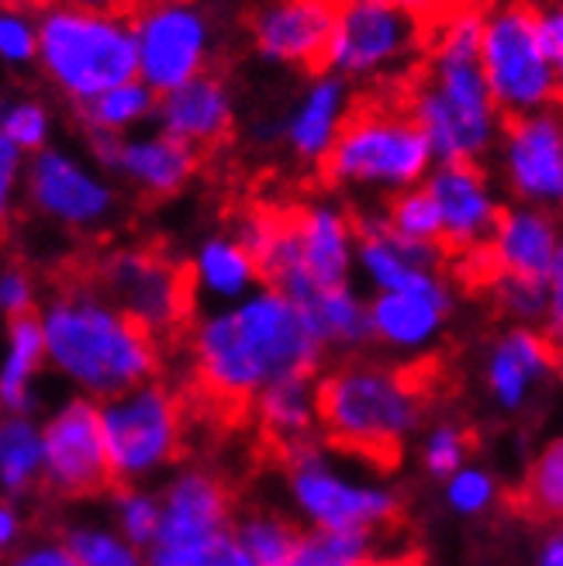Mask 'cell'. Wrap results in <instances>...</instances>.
<instances>
[{
  "instance_id": "40",
  "label": "cell",
  "mask_w": 563,
  "mask_h": 566,
  "mask_svg": "<svg viewBox=\"0 0 563 566\" xmlns=\"http://www.w3.org/2000/svg\"><path fill=\"white\" fill-rule=\"evenodd\" d=\"M525 501L543 518H560L563 512V439H550L525 473Z\"/></svg>"
},
{
  "instance_id": "41",
  "label": "cell",
  "mask_w": 563,
  "mask_h": 566,
  "mask_svg": "<svg viewBox=\"0 0 563 566\" xmlns=\"http://www.w3.org/2000/svg\"><path fill=\"white\" fill-rule=\"evenodd\" d=\"M491 291H494L498 311L512 325H519V328H543L550 283L515 280V276H494V287Z\"/></svg>"
},
{
  "instance_id": "4",
  "label": "cell",
  "mask_w": 563,
  "mask_h": 566,
  "mask_svg": "<svg viewBox=\"0 0 563 566\" xmlns=\"http://www.w3.org/2000/svg\"><path fill=\"white\" fill-rule=\"evenodd\" d=\"M426 424V394L398 366L346 359L319 377V429L363 460H390Z\"/></svg>"
},
{
  "instance_id": "7",
  "label": "cell",
  "mask_w": 563,
  "mask_h": 566,
  "mask_svg": "<svg viewBox=\"0 0 563 566\" xmlns=\"http://www.w3.org/2000/svg\"><path fill=\"white\" fill-rule=\"evenodd\" d=\"M432 166L426 138L402 107L353 111L322 163L329 184L377 197L421 187Z\"/></svg>"
},
{
  "instance_id": "3",
  "label": "cell",
  "mask_w": 563,
  "mask_h": 566,
  "mask_svg": "<svg viewBox=\"0 0 563 566\" xmlns=\"http://www.w3.org/2000/svg\"><path fill=\"white\" fill-rule=\"evenodd\" d=\"M35 322L42 332L45 370L60 377L73 398L101 405L159 374V338L138 328L87 283L55 291L35 311Z\"/></svg>"
},
{
  "instance_id": "5",
  "label": "cell",
  "mask_w": 563,
  "mask_h": 566,
  "mask_svg": "<svg viewBox=\"0 0 563 566\" xmlns=\"http://www.w3.org/2000/svg\"><path fill=\"white\" fill-rule=\"evenodd\" d=\"M284 488L298 522L312 532H387L402 515V494L363 457L307 439L284 449Z\"/></svg>"
},
{
  "instance_id": "44",
  "label": "cell",
  "mask_w": 563,
  "mask_h": 566,
  "mask_svg": "<svg viewBox=\"0 0 563 566\" xmlns=\"http://www.w3.org/2000/svg\"><path fill=\"white\" fill-rule=\"evenodd\" d=\"M24 163H28V156H21L11 142L0 135V239L11 232L18 208H21Z\"/></svg>"
},
{
  "instance_id": "26",
  "label": "cell",
  "mask_w": 563,
  "mask_h": 566,
  "mask_svg": "<svg viewBox=\"0 0 563 566\" xmlns=\"http://www.w3.org/2000/svg\"><path fill=\"white\" fill-rule=\"evenodd\" d=\"M307 332L315 335L322 353L353 356L363 346H371V325H367V297H363L353 283L340 287H322L304 294L298 304Z\"/></svg>"
},
{
  "instance_id": "12",
  "label": "cell",
  "mask_w": 563,
  "mask_h": 566,
  "mask_svg": "<svg viewBox=\"0 0 563 566\" xmlns=\"http://www.w3.org/2000/svg\"><path fill=\"white\" fill-rule=\"evenodd\" d=\"M21 201L52 229L70 235H101L122 214V190L107 174L66 146H45L28 156Z\"/></svg>"
},
{
  "instance_id": "29",
  "label": "cell",
  "mask_w": 563,
  "mask_h": 566,
  "mask_svg": "<svg viewBox=\"0 0 563 566\" xmlns=\"http://www.w3.org/2000/svg\"><path fill=\"white\" fill-rule=\"evenodd\" d=\"M42 488V424L35 415H0V501L21 504Z\"/></svg>"
},
{
  "instance_id": "42",
  "label": "cell",
  "mask_w": 563,
  "mask_h": 566,
  "mask_svg": "<svg viewBox=\"0 0 563 566\" xmlns=\"http://www.w3.org/2000/svg\"><path fill=\"white\" fill-rule=\"evenodd\" d=\"M35 52H39L35 11L0 4V66L28 70L35 66Z\"/></svg>"
},
{
  "instance_id": "17",
  "label": "cell",
  "mask_w": 563,
  "mask_h": 566,
  "mask_svg": "<svg viewBox=\"0 0 563 566\" xmlns=\"http://www.w3.org/2000/svg\"><path fill=\"white\" fill-rule=\"evenodd\" d=\"M426 193L439 218V245L442 252L473 256L484 252L494 224L504 211L501 193L484 166H432L426 177Z\"/></svg>"
},
{
  "instance_id": "37",
  "label": "cell",
  "mask_w": 563,
  "mask_h": 566,
  "mask_svg": "<svg viewBox=\"0 0 563 566\" xmlns=\"http://www.w3.org/2000/svg\"><path fill=\"white\" fill-rule=\"evenodd\" d=\"M384 211V224L394 239L411 242V245H439V218L432 208V197L426 193V187H411L405 193L387 197Z\"/></svg>"
},
{
  "instance_id": "1",
  "label": "cell",
  "mask_w": 563,
  "mask_h": 566,
  "mask_svg": "<svg viewBox=\"0 0 563 566\" xmlns=\"http://www.w3.org/2000/svg\"><path fill=\"white\" fill-rule=\"evenodd\" d=\"M187 343L197 384L229 405H252L284 377L319 374L325 359L301 311L267 283L236 304L205 307Z\"/></svg>"
},
{
  "instance_id": "16",
  "label": "cell",
  "mask_w": 563,
  "mask_h": 566,
  "mask_svg": "<svg viewBox=\"0 0 563 566\" xmlns=\"http://www.w3.org/2000/svg\"><path fill=\"white\" fill-rule=\"evenodd\" d=\"M501 184L515 205L553 211L563 201V118L560 111H540L504 122L498 138Z\"/></svg>"
},
{
  "instance_id": "31",
  "label": "cell",
  "mask_w": 563,
  "mask_h": 566,
  "mask_svg": "<svg viewBox=\"0 0 563 566\" xmlns=\"http://www.w3.org/2000/svg\"><path fill=\"white\" fill-rule=\"evenodd\" d=\"M146 566H252L232 528L197 535H156L143 553Z\"/></svg>"
},
{
  "instance_id": "39",
  "label": "cell",
  "mask_w": 563,
  "mask_h": 566,
  "mask_svg": "<svg viewBox=\"0 0 563 566\" xmlns=\"http://www.w3.org/2000/svg\"><path fill=\"white\" fill-rule=\"evenodd\" d=\"M501 497V480L481 463H467L453 476L442 480V504L457 518H481Z\"/></svg>"
},
{
  "instance_id": "45",
  "label": "cell",
  "mask_w": 563,
  "mask_h": 566,
  "mask_svg": "<svg viewBox=\"0 0 563 566\" xmlns=\"http://www.w3.org/2000/svg\"><path fill=\"white\" fill-rule=\"evenodd\" d=\"M0 566H73V556L63 535H32L0 559Z\"/></svg>"
},
{
  "instance_id": "10",
  "label": "cell",
  "mask_w": 563,
  "mask_h": 566,
  "mask_svg": "<svg viewBox=\"0 0 563 566\" xmlns=\"http://www.w3.org/2000/svg\"><path fill=\"white\" fill-rule=\"evenodd\" d=\"M481 73L504 122L556 111L563 70L550 66L532 32V8L498 4L481 14Z\"/></svg>"
},
{
  "instance_id": "23",
  "label": "cell",
  "mask_w": 563,
  "mask_h": 566,
  "mask_svg": "<svg viewBox=\"0 0 563 566\" xmlns=\"http://www.w3.org/2000/svg\"><path fill=\"white\" fill-rule=\"evenodd\" d=\"M353 115V87L346 80L319 70L304 83L284 122L277 125V138H284L288 153L304 166H322L335 138Z\"/></svg>"
},
{
  "instance_id": "33",
  "label": "cell",
  "mask_w": 563,
  "mask_h": 566,
  "mask_svg": "<svg viewBox=\"0 0 563 566\" xmlns=\"http://www.w3.org/2000/svg\"><path fill=\"white\" fill-rule=\"evenodd\" d=\"M384 532H312L301 528L298 546L284 566H384Z\"/></svg>"
},
{
  "instance_id": "13",
  "label": "cell",
  "mask_w": 563,
  "mask_h": 566,
  "mask_svg": "<svg viewBox=\"0 0 563 566\" xmlns=\"http://www.w3.org/2000/svg\"><path fill=\"white\" fill-rule=\"evenodd\" d=\"M135 76L159 97L211 70L218 52L215 18L184 0L149 4L132 14Z\"/></svg>"
},
{
  "instance_id": "14",
  "label": "cell",
  "mask_w": 563,
  "mask_h": 566,
  "mask_svg": "<svg viewBox=\"0 0 563 566\" xmlns=\"http://www.w3.org/2000/svg\"><path fill=\"white\" fill-rule=\"evenodd\" d=\"M97 291L149 335H163L187 315L184 270L149 245H118L97 263Z\"/></svg>"
},
{
  "instance_id": "8",
  "label": "cell",
  "mask_w": 563,
  "mask_h": 566,
  "mask_svg": "<svg viewBox=\"0 0 563 566\" xmlns=\"http://www.w3.org/2000/svg\"><path fill=\"white\" fill-rule=\"evenodd\" d=\"M107 476L118 488H149L170 473L184 449V401L163 380L138 384L97 405Z\"/></svg>"
},
{
  "instance_id": "30",
  "label": "cell",
  "mask_w": 563,
  "mask_h": 566,
  "mask_svg": "<svg viewBox=\"0 0 563 566\" xmlns=\"http://www.w3.org/2000/svg\"><path fill=\"white\" fill-rule=\"evenodd\" d=\"M153 111H156V94L135 76V80L122 83V87L94 97L91 104L76 107V118H80L83 132H87V138L91 135L128 138L135 132H146V125L153 122Z\"/></svg>"
},
{
  "instance_id": "20",
  "label": "cell",
  "mask_w": 563,
  "mask_h": 566,
  "mask_svg": "<svg viewBox=\"0 0 563 566\" xmlns=\"http://www.w3.org/2000/svg\"><path fill=\"white\" fill-rule=\"evenodd\" d=\"M494 276L550 283L563 276V239L553 211L512 205L504 208L484 245Z\"/></svg>"
},
{
  "instance_id": "36",
  "label": "cell",
  "mask_w": 563,
  "mask_h": 566,
  "mask_svg": "<svg viewBox=\"0 0 563 566\" xmlns=\"http://www.w3.org/2000/svg\"><path fill=\"white\" fill-rule=\"evenodd\" d=\"M107 525L115 528L128 546L146 553L159 528V494L153 488H118L111 494Z\"/></svg>"
},
{
  "instance_id": "25",
  "label": "cell",
  "mask_w": 563,
  "mask_h": 566,
  "mask_svg": "<svg viewBox=\"0 0 563 566\" xmlns=\"http://www.w3.org/2000/svg\"><path fill=\"white\" fill-rule=\"evenodd\" d=\"M260 287L263 273L232 232L205 235L194 245L187 266V291L201 297L208 307L236 304Z\"/></svg>"
},
{
  "instance_id": "27",
  "label": "cell",
  "mask_w": 563,
  "mask_h": 566,
  "mask_svg": "<svg viewBox=\"0 0 563 566\" xmlns=\"http://www.w3.org/2000/svg\"><path fill=\"white\" fill-rule=\"evenodd\" d=\"M45 374V349L35 315L8 322L0 349V415H35Z\"/></svg>"
},
{
  "instance_id": "48",
  "label": "cell",
  "mask_w": 563,
  "mask_h": 566,
  "mask_svg": "<svg viewBox=\"0 0 563 566\" xmlns=\"http://www.w3.org/2000/svg\"><path fill=\"white\" fill-rule=\"evenodd\" d=\"M529 566H563V532H546Z\"/></svg>"
},
{
  "instance_id": "24",
  "label": "cell",
  "mask_w": 563,
  "mask_h": 566,
  "mask_svg": "<svg viewBox=\"0 0 563 566\" xmlns=\"http://www.w3.org/2000/svg\"><path fill=\"white\" fill-rule=\"evenodd\" d=\"M197 174H201V153L163 135L159 128L122 138L115 149V166H111V177H118L128 190L149 197V201L184 193Z\"/></svg>"
},
{
  "instance_id": "11",
  "label": "cell",
  "mask_w": 563,
  "mask_h": 566,
  "mask_svg": "<svg viewBox=\"0 0 563 566\" xmlns=\"http://www.w3.org/2000/svg\"><path fill=\"white\" fill-rule=\"evenodd\" d=\"M356 229L353 214L335 201H312L284 218L273 252L263 260V283L298 304L304 294L353 283Z\"/></svg>"
},
{
  "instance_id": "34",
  "label": "cell",
  "mask_w": 563,
  "mask_h": 566,
  "mask_svg": "<svg viewBox=\"0 0 563 566\" xmlns=\"http://www.w3.org/2000/svg\"><path fill=\"white\" fill-rule=\"evenodd\" d=\"M73 566H146V556L128 546L122 535L101 518H80L63 532Z\"/></svg>"
},
{
  "instance_id": "47",
  "label": "cell",
  "mask_w": 563,
  "mask_h": 566,
  "mask_svg": "<svg viewBox=\"0 0 563 566\" xmlns=\"http://www.w3.org/2000/svg\"><path fill=\"white\" fill-rule=\"evenodd\" d=\"M28 539V518L21 512V504L14 501H0V559L11 549H18Z\"/></svg>"
},
{
  "instance_id": "18",
  "label": "cell",
  "mask_w": 563,
  "mask_h": 566,
  "mask_svg": "<svg viewBox=\"0 0 563 566\" xmlns=\"http://www.w3.org/2000/svg\"><path fill=\"white\" fill-rule=\"evenodd\" d=\"M556 343L540 328H501L484 353V390L491 405L519 418L536 405L556 377Z\"/></svg>"
},
{
  "instance_id": "21",
  "label": "cell",
  "mask_w": 563,
  "mask_h": 566,
  "mask_svg": "<svg viewBox=\"0 0 563 566\" xmlns=\"http://www.w3.org/2000/svg\"><path fill=\"white\" fill-rule=\"evenodd\" d=\"M236 118H239V104L232 83L215 70L187 80L184 87L170 94H159L153 111V122L163 135L184 142V146L197 153L221 146L232 135Z\"/></svg>"
},
{
  "instance_id": "38",
  "label": "cell",
  "mask_w": 563,
  "mask_h": 566,
  "mask_svg": "<svg viewBox=\"0 0 563 566\" xmlns=\"http://www.w3.org/2000/svg\"><path fill=\"white\" fill-rule=\"evenodd\" d=\"M470 452H473V436L467 424H460L453 418H442V421L429 424L426 436H421L418 463L426 470V476L446 480L470 463Z\"/></svg>"
},
{
  "instance_id": "9",
  "label": "cell",
  "mask_w": 563,
  "mask_h": 566,
  "mask_svg": "<svg viewBox=\"0 0 563 566\" xmlns=\"http://www.w3.org/2000/svg\"><path fill=\"white\" fill-rule=\"evenodd\" d=\"M429 21L390 0H353L335 8L322 70L346 80H390L426 55Z\"/></svg>"
},
{
  "instance_id": "43",
  "label": "cell",
  "mask_w": 563,
  "mask_h": 566,
  "mask_svg": "<svg viewBox=\"0 0 563 566\" xmlns=\"http://www.w3.org/2000/svg\"><path fill=\"white\" fill-rule=\"evenodd\" d=\"M39 311V280L21 263L0 266V318L18 322L32 318Z\"/></svg>"
},
{
  "instance_id": "2",
  "label": "cell",
  "mask_w": 563,
  "mask_h": 566,
  "mask_svg": "<svg viewBox=\"0 0 563 566\" xmlns=\"http://www.w3.org/2000/svg\"><path fill=\"white\" fill-rule=\"evenodd\" d=\"M481 14L477 8H453L429 24L426 66L405 111L436 166H481L494 156L504 128L477 60Z\"/></svg>"
},
{
  "instance_id": "22",
  "label": "cell",
  "mask_w": 563,
  "mask_h": 566,
  "mask_svg": "<svg viewBox=\"0 0 563 566\" xmlns=\"http://www.w3.org/2000/svg\"><path fill=\"white\" fill-rule=\"evenodd\" d=\"M332 4L322 0H280L249 18L252 49L270 66H322L332 32Z\"/></svg>"
},
{
  "instance_id": "15",
  "label": "cell",
  "mask_w": 563,
  "mask_h": 566,
  "mask_svg": "<svg viewBox=\"0 0 563 566\" xmlns=\"http://www.w3.org/2000/svg\"><path fill=\"white\" fill-rule=\"evenodd\" d=\"M42 424V488L52 494L83 501L111 488L97 405L87 398H70L52 405Z\"/></svg>"
},
{
  "instance_id": "32",
  "label": "cell",
  "mask_w": 563,
  "mask_h": 566,
  "mask_svg": "<svg viewBox=\"0 0 563 566\" xmlns=\"http://www.w3.org/2000/svg\"><path fill=\"white\" fill-rule=\"evenodd\" d=\"M232 535L252 566H284L298 546L301 525L277 507H252L232 522Z\"/></svg>"
},
{
  "instance_id": "46",
  "label": "cell",
  "mask_w": 563,
  "mask_h": 566,
  "mask_svg": "<svg viewBox=\"0 0 563 566\" xmlns=\"http://www.w3.org/2000/svg\"><path fill=\"white\" fill-rule=\"evenodd\" d=\"M532 32L546 63L563 70V11L560 8H532Z\"/></svg>"
},
{
  "instance_id": "35",
  "label": "cell",
  "mask_w": 563,
  "mask_h": 566,
  "mask_svg": "<svg viewBox=\"0 0 563 566\" xmlns=\"http://www.w3.org/2000/svg\"><path fill=\"white\" fill-rule=\"evenodd\" d=\"M55 115L42 97H8L0 101V135H4L21 156H35L52 146Z\"/></svg>"
},
{
  "instance_id": "28",
  "label": "cell",
  "mask_w": 563,
  "mask_h": 566,
  "mask_svg": "<svg viewBox=\"0 0 563 566\" xmlns=\"http://www.w3.org/2000/svg\"><path fill=\"white\" fill-rule=\"evenodd\" d=\"M257 424L277 446H298L319 432V374L284 377L252 401Z\"/></svg>"
},
{
  "instance_id": "6",
  "label": "cell",
  "mask_w": 563,
  "mask_h": 566,
  "mask_svg": "<svg viewBox=\"0 0 563 566\" xmlns=\"http://www.w3.org/2000/svg\"><path fill=\"white\" fill-rule=\"evenodd\" d=\"M35 66L45 83L73 107L135 80L132 18L115 8L52 4L35 11Z\"/></svg>"
},
{
  "instance_id": "19",
  "label": "cell",
  "mask_w": 563,
  "mask_h": 566,
  "mask_svg": "<svg viewBox=\"0 0 563 566\" xmlns=\"http://www.w3.org/2000/svg\"><path fill=\"white\" fill-rule=\"evenodd\" d=\"M453 311H457L453 283H449V287H439V291L374 294V297H367L371 343L390 356L418 359L442 343Z\"/></svg>"
}]
</instances>
